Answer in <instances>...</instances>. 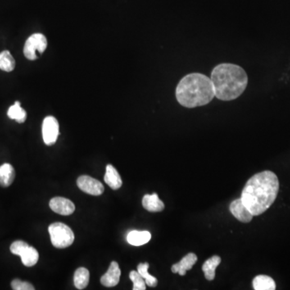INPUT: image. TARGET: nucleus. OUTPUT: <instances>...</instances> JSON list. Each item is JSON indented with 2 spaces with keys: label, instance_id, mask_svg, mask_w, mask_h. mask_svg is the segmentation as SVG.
<instances>
[{
  "label": "nucleus",
  "instance_id": "1",
  "mask_svg": "<svg viewBox=\"0 0 290 290\" xmlns=\"http://www.w3.org/2000/svg\"><path fill=\"white\" fill-rule=\"evenodd\" d=\"M279 191V181L272 171L260 172L247 181L241 199L253 216L265 212L275 201Z\"/></svg>",
  "mask_w": 290,
  "mask_h": 290
},
{
  "label": "nucleus",
  "instance_id": "19",
  "mask_svg": "<svg viewBox=\"0 0 290 290\" xmlns=\"http://www.w3.org/2000/svg\"><path fill=\"white\" fill-rule=\"evenodd\" d=\"M90 281V273L86 268H79L75 271L74 277V286L78 290L86 288Z\"/></svg>",
  "mask_w": 290,
  "mask_h": 290
},
{
  "label": "nucleus",
  "instance_id": "3",
  "mask_svg": "<svg viewBox=\"0 0 290 290\" xmlns=\"http://www.w3.org/2000/svg\"><path fill=\"white\" fill-rule=\"evenodd\" d=\"M214 97L212 81L200 73L187 74L181 79L176 88V98L187 108L205 106Z\"/></svg>",
  "mask_w": 290,
  "mask_h": 290
},
{
  "label": "nucleus",
  "instance_id": "6",
  "mask_svg": "<svg viewBox=\"0 0 290 290\" xmlns=\"http://www.w3.org/2000/svg\"><path fill=\"white\" fill-rule=\"evenodd\" d=\"M42 135L44 142L51 146L56 143L59 136V124L57 119L53 116H47L42 124Z\"/></svg>",
  "mask_w": 290,
  "mask_h": 290
},
{
  "label": "nucleus",
  "instance_id": "24",
  "mask_svg": "<svg viewBox=\"0 0 290 290\" xmlns=\"http://www.w3.org/2000/svg\"><path fill=\"white\" fill-rule=\"evenodd\" d=\"M29 245L27 242H24L22 241H15V242L11 245L10 250H11V253L16 256H20L23 251L28 247Z\"/></svg>",
  "mask_w": 290,
  "mask_h": 290
},
{
  "label": "nucleus",
  "instance_id": "5",
  "mask_svg": "<svg viewBox=\"0 0 290 290\" xmlns=\"http://www.w3.org/2000/svg\"><path fill=\"white\" fill-rule=\"evenodd\" d=\"M48 46V42L45 35L42 33H35L28 37L24 47V54L28 60H37V51L39 53H43Z\"/></svg>",
  "mask_w": 290,
  "mask_h": 290
},
{
  "label": "nucleus",
  "instance_id": "11",
  "mask_svg": "<svg viewBox=\"0 0 290 290\" xmlns=\"http://www.w3.org/2000/svg\"><path fill=\"white\" fill-rule=\"evenodd\" d=\"M197 261V257L194 253H189L182 258L179 262L173 264L172 272L179 273L180 276H185L187 271L191 270Z\"/></svg>",
  "mask_w": 290,
  "mask_h": 290
},
{
  "label": "nucleus",
  "instance_id": "10",
  "mask_svg": "<svg viewBox=\"0 0 290 290\" xmlns=\"http://www.w3.org/2000/svg\"><path fill=\"white\" fill-rule=\"evenodd\" d=\"M120 275L121 271L119 269V264L115 261H112L107 272L101 277V284L106 287L117 286L120 279Z\"/></svg>",
  "mask_w": 290,
  "mask_h": 290
},
{
  "label": "nucleus",
  "instance_id": "25",
  "mask_svg": "<svg viewBox=\"0 0 290 290\" xmlns=\"http://www.w3.org/2000/svg\"><path fill=\"white\" fill-rule=\"evenodd\" d=\"M11 288L14 290H34L33 285L27 282H22L20 280L15 279L11 282Z\"/></svg>",
  "mask_w": 290,
  "mask_h": 290
},
{
  "label": "nucleus",
  "instance_id": "22",
  "mask_svg": "<svg viewBox=\"0 0 290 290\" xmlns=\"http://www.w3.org/2000/svg\"><path fill=\"white\" fill-rule=\"evenodd\" d=\"M148 267H149V264L148 263H144V264H139L138 267H137V269H138V272L142 277H143L144 279H145V283L147 286H149V287H156L157 286V279H156V277H152V275H150L148 272H147V269H148Z\"/></svg>",
  "mask_w": 290,
  "mask_h": 290
},
{
  "label": "nucleus",
  "instance_id": "7",
  "mask_svg": "<svg viewBox=\"0 0 290 290\" xmlns=\"http://www.w3.org/2000/svg\"><path fill=\"white\" fill-rule=\"evenodd\" d=\"M78 188L85 193L94 196H99L104 192L103 185L90 176H81L77 181Z\"/></svg>",
  "mask_w": 290,
  "mask_h": 290
},
{
  "label": "nucleus",
  "instance_id": "21",
  "mask_svg": "<svg viewBox=\"0 0 290 290\" xmlns=\"http://www.w3.org/2000/svg\"><path fill=\"white\" fill-rule=\"evenodd\" d=\"M15 67V61L8 50L0 52V69L2 71H13Z\"/></svg>",
  "mask_w": 290,
  "mask_h": 290
},
{
  "label": "nucleus",
  "instance_id": "4",
  "mask_svg": "<svg viewBox=\"0 0 290 290\" xmlns=\"http://www.w3.org/2000/svg\"><path fill=\"white\" fill-rule=\"evenodd\" d=\"M48 232L51 242L55 247L65 248L74 242V232L64 223H52L48 227Z\"/></svg>",
  "mask_w": 290,
  "mask_h": 290
},
{
  "label": "nucleus",
  "instance_id": "8",
  "mask_svg": "<svg viewBox=\"0 0 290 290\" xmlns=\"http://www.w3.org/2000/svg\"><path fill=\"white\" fill-rule=\"evenodd\" d=\"M49 206L52 211L64 216L70 215L75 210V206L73 201L62 197H55L52 198L49 201Z\"/></svg>",
  "mask_w": 290,
  "mask_h": 290
},
{
  "label": "nucleus",
  "instance_id": "9",
  "mask_svg": "<svg viewBox=\"0 0 290 290\" xmlns=\"http://www.w3.org/2000/svg\"><path fill=\"white\" fill-rule=\"evenodd\" d=\"M230 211L234 215L236 219L242 223H250L253 219V214H251L247 206H245L241 197L232 201L230 205Z\"/></svg>",
  "mask_w": 290,
  "mask_h": 290
},
{
  "label": "nucleus",
  "instance_id": "13",
  "mask_svg": "<svg viewBox=\"0 0 290 290\" xmlns=\"http://www.w3.org/2000/svg\"><path fill=\"white\" fill-rule=\"evenodd\" d=\"M104 181L114 191L119 190L123 185L119 173L111 165H106V174L104 176Z\"/></svg>",
  "mask_w": 290,
  "mask_h": 290
},
{
  "label": "nucleus",
  "instance_id": "2",
  "mask_svg": "<svg viewBox=\"0 0 290 290\" xmlns=\"http://www.w3.org/2000/svg\"><path fill=\"white\" fill-rule=\"evenodd\" d=\"M210 79L215 97L222 101H232L240 97L248 83L244 69L231 63H223L215 66Z\"/></svg>",
  "mask_w": 290,
  "mask_h": 290
},
{
  "label": "nucleus",
  "instance_id": "12",
  "mask_svg": "<svg viewBox=\"0 0 290 290\" xmlns=\"http://www.w3.org/2000/svg\"><path fill=\"white\" fill-rule=\"evenodd\" d=\"M142 205L145 210L150 212H160L165 209V204L159 198L157 193L145 195Z\"/></svg>",
  "mask_w": 290,
  "mask_h": 290
},
{
  "label": "nucleus",
  "instance_id": "18",
  "mask_svg": "<svg viewBox=\"0 0 290 290\" xmlns=\"http://www.w3.org/2000/svg\"><path fill=\"white\" fill-rule=\"evenodd\" d=\"M7 116L11 119H15L19 124H23L27 119V112L22 108L20 102L16 101L14 105L10 106L7 111Z\"/></svg>",
  "mask_w": 290,
  "mask_h": 290
},
{
  "label": "nucleus",
  "instance_id": "14",
  "mask_svg": "<svg viewBox=\"0 0 290 290\" xmlns=\"http://www.w3.org/2000/svg\"><path fill=\"white\" fill-rule=\"evenodd\" d=\"M15 172L13 166L10 164H3L0 166V186L8 187L15 179Z\"/></svg>",
  "mask_w": 290,
  "mask_h": 290
},
{
  "label": "nucleus",
  "instance_id": "15",
  "mask_svg": "<svg viewBox=\"0 0 290 290\" xmlns=\"http://www.w3.org/2000/svg\"><path fill=\"white\" fill-rule=\"evenodd\" d=\"M127 240L131 245L141 246V245L145 244L147 242H149L151 240V234L149 232H147V231H143V232L132 231L128 233Z\"/></svg>",
  "mask_w": 290,
  "mask_h": 290
},
{
  "label": "nucleus",
  "instance_id": "23",
  "mask_svg": "<svg viewBox=\"0 0 290 290\" xmlns=\"http://www.w3.org/2000/svg\"><path fill=\"white\" fill-rule=\"evenodd\" d=\"M131 281L133 282V290H146V283L142 276L139 273L138 271H132L130 274Z\"/></svg>",
  "mask_w": 290,
  "mask_h": 290
},
{
  "label": "nucleus",
  "instance_id": "20",
  "mask_svg": "<svg viewBox=\"0 0 290 290\" xmlns=\"http://www.w3.org/2000/svg\"><path fill=\"white\" fill-rule=\"evenodd\" d=\"M22 263L26 267H33L38 262L39 253L37 249L28 246L20 255Z\"/></svg>",
  "mask_w": 290,
  "mask_h": 290
},
{
  "label": "nucleus",
  "instance_id": "16",
  "mask_svg": "<svg viewBox=\"0 0 290 290\" xmlns=\"http://www.w3.org/2000/svg\"><path fill=\"white\" fill-rule=\"evenodd\" d=\"M221 263V258L219 256H214L208 259L202 265V271L205 274V277L208 281H213L215 277V270L217 267Z\"/></svg>",
  "mask_w": 290,
  "mask_h": 290
},
{
  "label": "nucleus",
  "instance_id": "17",
  "mask_svg": "<svg viewBox=\"0 0 290 290\" xmlns=\"http://www.w3.org/2000/svg\"><path fill=\"white\" fill-rule=\"evenodd\" d=\"M254 290H276V283L272 277L266 275H259L255 277L252 282Z\"/></svg>",
  "mask_w": 290,
  "mask_h": 290
}]
</instances>
